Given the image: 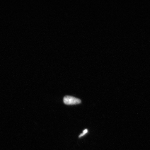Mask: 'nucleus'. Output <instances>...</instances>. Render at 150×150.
<instances>
[{
  "instance_id": "nucleus-2",
  "label": "nucleus",
  "mask_w": 150,
  "mask_h": 150,
  "mask_svg": "<svg viewBox=\"0 0 150 150\" xmlns=\"http://www.w3.org/2000/svg\"><path fill=\"white\" fill-rule=\"evenodd\" d=\"M88 132V130L87 129H86L85 130H84L83 131V133H82L81 134H80V135L79 136V137L80 138L81 137L87 134V133Z\"/></svg>"
},
{
  "instance_id": "nucleus-1",
  "label": "nucleus",
  "mask_w": 150,
  "mask_h": 150,
  "mask_svg": "<svg viewBox=\"0 0 150 150\" xmlns=\"http://www.w3.org/2000/svg\"><path fill=\"white\" fill-rule=\"evenodd\" d=\"M63 102L66 105H74L80 104L81 100L72 96H67L64 97Z\"/></svg>"
}]
</instances>
